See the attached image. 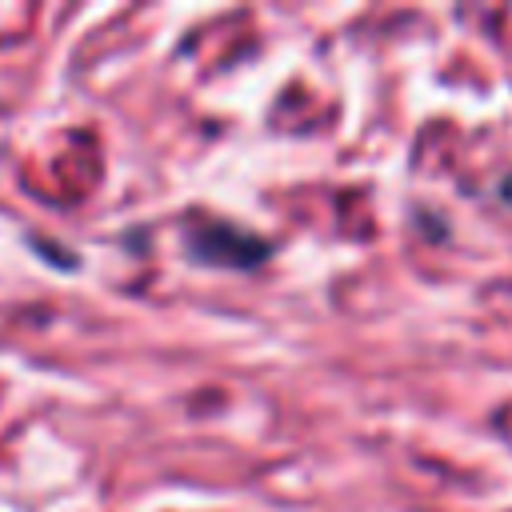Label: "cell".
<instances>
[{
	"instance_id": "1",
	"label": "cell",
	"mask_w": 512,
	"mask_h": 512,
	"mask_svg": "<svg viewBox=\"0 0 512 512\" xmlns=\"http://www.w3.org/2000/svg\"><path fill=\"white\" fill-rule=\"evenodd\" d=\"M188 248L196 260H208V264H228V268H252L264 260L268 244L256 240V236H244L228 224H204L188 236Z\"/></svg>"
},
{
	"instance_id": "2",
	"label": "cell",
	"mask_w": 512,
	"mask_h": 512,
	"mask_svg": "<svg viewBox=\"0 0 512 512\" xmlns=\"http://www.w3.org/2000/svg\"><path fill=\"white\" fill-rule=\"evenodd\" d=\"M504 200H512V180H504Z\"/></svg>"
}]
</instances>
